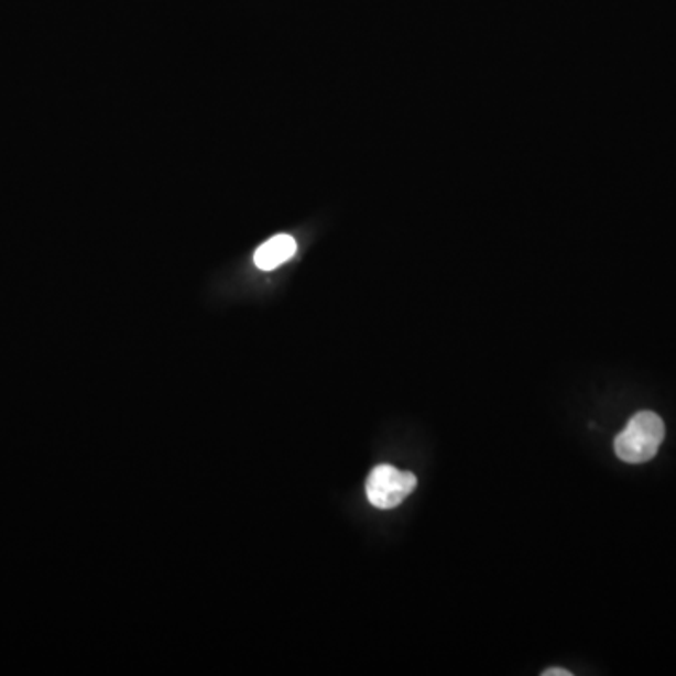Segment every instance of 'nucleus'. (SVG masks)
<instances>
[{"label": "nucleus", "mask_w": 676, "mask_h": 676, "mask_svg": "<svg viewBox=\"0 0 676 676\" xmlns=\"http://www.w3.org/2000/svg\"><path fill=\"white\" fill-rule=\"evenodd\" d=\"M665 438V425L654 412H639L628 422L614 440V451L620 460L630 465H643L654 459Z\"/></svg>", "instance_id": "f257e3e1"}, {"label": "nucleus", "mask_w": 676, "mask_h": 676, "mask_svg": "<svg viewBox=\"0 0 676 676\" xmlns=\"http://www.w3.org/2000/svg\"><path fill=\"white\" fill-rule=\"evenodd\" d=\"M417 487L412 472H402L391 465H380L367 479V498L378 510H391L402 504Z\"/></svg>", "instance_id": "f03ea898"}, {"label": "nucleus", "mask_w": 676, "mask_h": 676, "mask_svg": "<svg viewBox=\"0 0 676 676\" xmlns=\"http://www.w3.org/2000/svg\"><path fill=\"white\" fill-rule=\"evenodd\" d=\"M295 252H297V243H295L294 237H273V239H269L268 243H263L260 249L255 250V268L262 269V271H273L282 263H286L290 258H294Z\"/></svg>", "instance_id": "7ed1b4c3"}, {"label": "nucleus", "mask_w": 676, "mask_h": 676, "mask_svg": "<svg viewBox=\"0 0 676 676\" xmlns=\"http://www.w3.org/2000/svg\"><path fill=\"white\" fill-rule=\"evenodd\" d=\"M543 676H571V673H569V670L558 669V667H556V669L545 670Z\"/></svg>", "instance_id": "20e7f679"}]
</instances>
